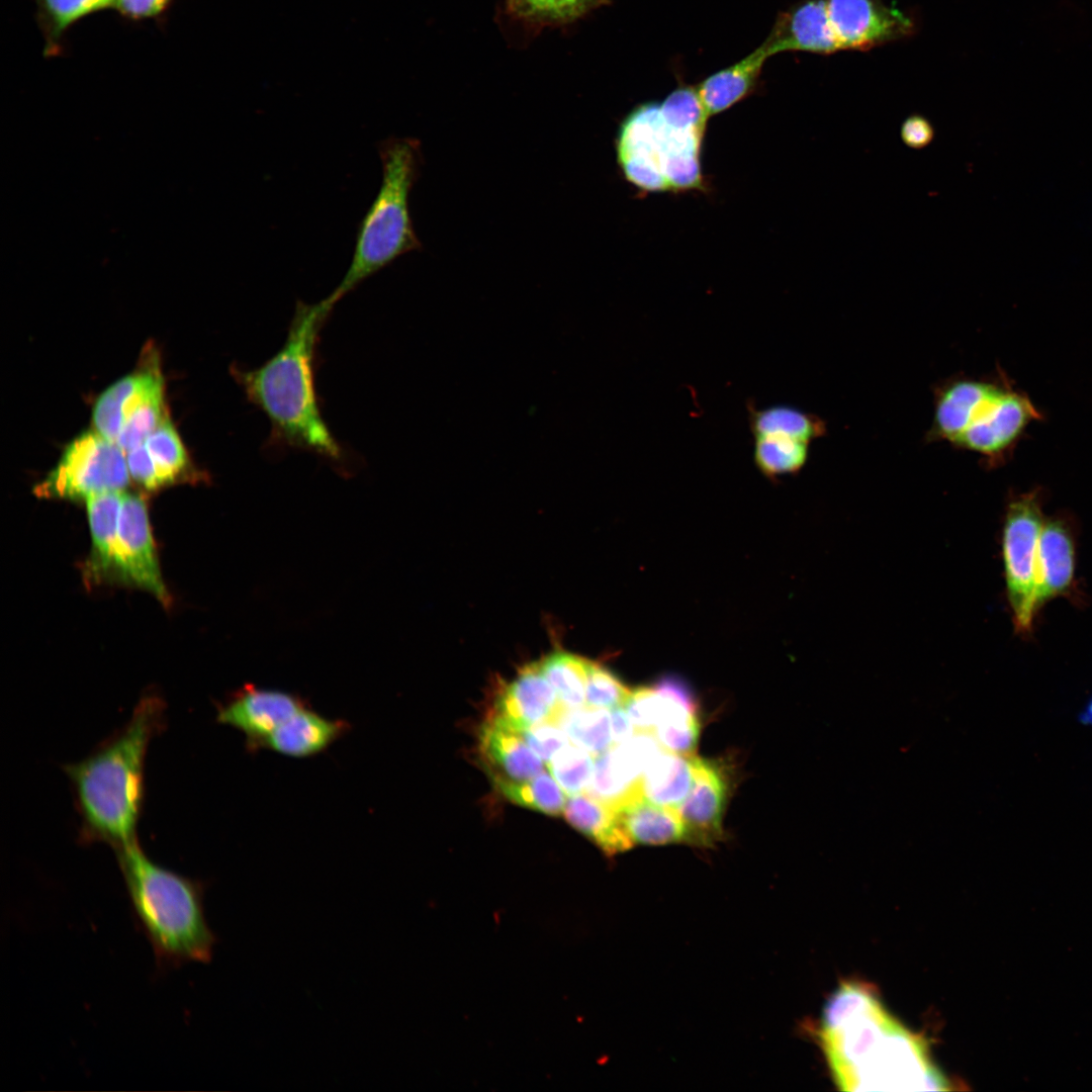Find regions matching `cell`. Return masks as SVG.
<instances>
[{
	"instance_id": "6da1fadb",
	"label": "cell",
	"mask_w": 1092,
	"mask_h": 1092,
	"mask_svg": "<svg viewBox=\"0 0 1092 1092\" xmlns=\"http://www.w3.org/2000/svg\"><path fill=\"white\" fill-rule=\"evenodd\" d=\"M841 1090H948L928 1043L894 1017L873 987L841 984L827 1001L817 1030Z\"/></svg>"
},
{
	"instance_id": "7a4b0ae2",
	"label": "cell",
	"mask_w": 1092,
	"mask_h": 1092,
	"mask_svg": "<svg viewBox=\"0 0 1092 1092\" xmlns=\"http://www.w3.org/2000/svg\"><path fill=\"white\" fill-rule=\"evenodd\" d=\"M165 722V703L147 695L120 729L85 758L64 765L73 787L82 842H103L116 849L138 840L146 757Z\"/></svg>"
},
{
	"instance_id": "3957f363",
	"label": "cell",
	"mask_w": 1092,
	"mask_h": 1092,
	"mask_svg": "<svg viewBox=\"0 0 1092 1092\" xmlns=\"http://www.w3.org/2000/svg\"><path fill=\"white\" fill-rule=\"evenodd\" d=\"M332 308L324 299L297 301L280 350L258 368L234 367L233 374L269 420L275 441L338 461L343 451L322 416L314 382L318 333Z\"/></svg>"
},
{
	"instance_id": "277c9868",
	"label": "cell",
	"mask_w": 1092,
	"mask_h": 1092,
	"mask_svg": "<svg viewBox=\"0 0 1092 1092\" xmlns=\"http://www.w3.org/2000/svg\"><path fill=\"white\" fill-rule=\"evenodd\" d=\"M708 118L690 85H679L660 103L637 105L615 140L624 178L643 192L705 190L701 153Z\"/></svg>"
},
{
	"instance_id": "5b68a950",
	"label": "cell",
	"mask_w": 1092,
	"mask_h": 1092,
	"mask_svg": "<svg viewBox=\"0 0 1092 1092\" xmlns=\"http://www.w3.org/2000/svg\"><path fill=\"white\" fill-rule=\"evenodd\" d=\"M136 921L161 970L211 961L216 936L203 906V883L147 855L139 840L114 849Z\"/></svg>"
},
{
	"instance_id": "8992f818",
	"label": "cell",
	"mask_w": 1092,
	"mask_h": 1092,
	"mask_svg": "<svg viewBox=\"0 0 1092 1092\" xmlns=\"http://www.w3.org/2000/svg\"><path fill=\"white\" fill-rule=\"evenodd\" d=\"M378 153L381 183L358 225L350 266L340 284L325 298L332 307L399 256L422 248L408 209V196L420 176V142L412 138H388L379 144Z\"/></svg>"
},
{
	"instance_id": "52a82bcc",
	"label": "cell",
	"mask_w": 1092,
	"mask_h": 1092,
	"mask_svg": "<svg viewBox=\"0 0 1092 1092\" xmlns=\"http://www.w3.org/2000/svg\"><path fill=\"white\" fill-rule=\"evenodd\" d=\"M1044 521L1036 492L1009 503L1002 537L1007 596L1013 623L1020 633L1031 631L1035 604L1037 548Z\"/></svg>"
},
{
	"instance_id": "ba28073f",
	"label": "cell",
	"mask_w": 1092,
	"mask_h": 1092,
	"mask_svg": "<svg viewBox=\"0 0 1092 1092\" xmlns=\"http://www.w3.org/2000/svg\"><path fill=\"white\" fill-rule=\"evenodd\" d=\"M123 450L99 433L86 432L65 450L57 467L34 489L40 497L87 498L128 484Z\"/></svg>"
},
{
	"instance_id": "9c48e42d",
	"label": "cell",
	"mask_w": 1092,
	"mask_h": 1092,
	"mask_svg": "<svg viewBox=\"0 0 1092 1092\" xmlns=\"http://www.w3.org/2000/svg\"><path fill=\"white\" fill-rule=\"evenodd\" d=\"M840 51L866 52L913 36L915 17L883 0H825Z\"/></svg>"
},
{
	"instance_id": "30bf717a",
	"label": "cell",
	"mask_w": 1092,
	"mask_h": 1092,
	"mask_svg": "<svg viewBox=\"0 0 1092 1092\" xmlns=\"http://www.w3.org/2000/svg\"><path fill=\"white\" fill-rule=\"evenodd\" d=\"M114 576L150 592L163 604L169 603L147 506L138 494L123 493L114 549Z\"/></svg>"
},
{
	"instance_id": "8fae6325",
	"label": "cell",
	"mask_w": 1092,
	"mask_h": 1092,
	"mask_svg": "<svg viewBox=\"0 0 1092 1092\" xmlns=\"http://www.w3.org/2000/svg\"><path fill=\"white\" fill-rule=\"evenodd\" d=\"M651 732L636 731L624 742L613 744L595 757V768L585 792L615 811L643 798L641 779L650 761L662 751Z\"/></svg>"
},
{
	"instance_id": "7c38bea8",
	"label": "cell",
	"mask_w": 1092,
	"mask_h": 1092,
	"mask_svg": "<svg viewBox=\"0 0 1092 1092\" xmlns=\"http://www.w3.org/2000/svg\"><path fill=\"white\" fill-rule=\"evenodd\" d=\"M308 706L297 695L244 686L216 708V721L240 731L248 751L263 749L268 737L287 719Z\"/></svg>"
},
{
	"instance_id": "4fadbf2b",
	"label": "cell",
	"mask_w": 1092,
	"mask_h": 1092,
	"mask_svg": "<svg viewBox=\"0 0 1092 1092\" xmlns=\"http://www.w3.org/2000/svg\"><path fill=\"white\" fill-rule=\"evenodd\" d=\"M693 787L677 809L686 842L711 847L724 837L723 816L730 791L728 767L720 760L693 756Z\"/></svg>"
},
{
	"instance_id": "5bb4252c",
	"label": "cell",
	"mask_w": 1092,
	"mask_h": 1092,
	"mask_svg": "<svg viewBox=\"0 0 1092 1092\" xmlns=\"http://www.w3.org/2000/svg\"><path fill=\"white\" fill-rule=\"evenodd\" d=\"M1039 415L1025 396L1005 387L968 427L954 446L997 461Z\"/></svg>"
},
{
	"instance_id": "9a60e30c",
	"label": "cell",
	"mask_w": 1092,
	"mask_h": 1092,
	"mask_svg": "<svg viewBox=\"0 0 1092 1092\" xmlns=\"http://www.w3.org/2000/svg\"><path fill=\"white\" fill-rule=\"evenodd\" d=\"M762 44L770 57L790 51L819 55L840 51L825 0H802L781 12Z\"/></svg>"
},
{
	"instance_id": "2e32d148",
	"label": "cell",
	"mask_w": 1092,
	"mask_h": 1092,
	"mask_svg": "<svg viewBox=\"0 0 1092 1092\" xmlns=\"http://www.w3.org/2000/svg\"><path fill=\"white\" fill-rule=\"evenodd\" d=\"M561 707L539 663H532L502 689L491 717L521 732L543 721L554 722Z\"/></svg>"
},
{
	"instance_id": "e0dca14e",
	"label": "cell",
	"mask_w": 1092,
	"mask_h": 1092,
	"mask_svg": "<svg viewBox=\"0 0 1092 1092\" xmlns=\"http://www.w3.org/2000/svg\"><path fill=\"white\" fill-rule=\"evenodd\" d=\"M1003 388L1004 385L971 378L946 381L936 389L933 421L928 438L954 445Z\"/></svg>"
},
{
	"instance_id": "ac0fdd59",
	"label": "cell",
	"mask_w": 1092,
	"mask_h": 1092,
	"mask_svg": "<svg viewBox=\"0 0 1092 1092\" xmlns=\"http://www.w3.org/2000/svg\"><path fill=\"white\" fill-rule=\"evenodd\" d=\"M478 749L494 785L527 781L544 770L542 759L521 733L493 717L479 729Z\"/></svg>"
},
{
	"instance_id": "d6986e66",
	"label": "cell",
	"mask_w": 1092,
	"mask_h": 1092,
	"mask_svg": "<svg viewBox=\"0 0 1092 1092\" xmlns=\"http://www.w3.org/2000/svg\"><path fill=\"white\" fill-rule=\"evenodd\" d=\"M1076 554L1074 538L1068 524L1061 519L1043 523L1037 548L1036 609L1048 601L1067 593L1075 576Z\"/></svg>"
},
{
	"instance_id": "ffe728a7",
	"label": "cell",
	"mask_w": 1092,
	"mask_h": 1092,
	"mask_svg": "<svg viewBox=\"0 0 1092 1092\" xmlns=\"http://www.w3.org/2000/svg\"><path fill=\"white\" fill-rule=\"evenodd\" d=\"M350 729L347 720L328 718L308 705L281 724L268 737L263 749L289 757H310L326 751Z\"/></svg>"
},
{
	"instance_id": "44dd1931",
	"label": "cell",
	"mask_w": 1092,
	"mask_h": 1092,
	"mask_svg": "<svg viewBox=\"0 0 1092 1092\" xmlns=\"http://www.w3.org/2000/svg\"><path fill=\"white\" fill-rule=\"evenodd\" d=\"M163 390L158 369L129 374L109 386L97 399L93 424L97 433L115 442L124 420L149 396Z\"/></svg>"
},
{
	"instance_id": "7402d4cb",
	"label": "cell",
	"mask_w": 1092,
	"mask_h": 1092,
	"mask_svg": "<svg viewBox=\"0 0 1092 1092\" xmlns=\"http://www.w3.org/2000/svg\"><path fill=\"white\" fill-rule=\"evenodd\" d=\"M769 57L761 43L749 55L711 74L695 86L708 116L719 114L749 96L756 88Z\"/></svg>"
},
{
	"instance_id": "603a6c76",
	"label": "cell",
	"mask_w": 1092,
	"mask_h": 1092,
	"mask_svg": "<svg viewBox=\"0 0 1092 1092\" xmlns=\"http://www.w3.org/2000/svg\"><path fill=\"white\" fill-rule=\"evenodd\" d=\"M563 815L572 827L608 855L623 852L634 845L618 812L586 793L569 796Z\"/></svg>"
},
{
	"instance_id": "cb8c5ba5",
	"label": "cell",
	"mask_w": 1092,
	"mask_h": 1092,
	"mask_svg": "<svg viewBox=\"0 0 1092 1092\" xmlns=\"http://www.w3.org/2000/svg\"><path fill=\"white\" fill-rule=\"evenodd\" d=\"M122 497L121 490H109L85 499L92 539L87 569L92 577L114 575V549Z\"/></svg>"
},
{
	"instance_id": "d4e9b609",
	"label": "cell",
	"mask_w": 1092,
	"mask_h": 1092,
	"mask_svg": "<svg viewBox=\"0 0 1092 1092\" xmlns=\"http://www.w3.org/2000/svg\"><path fill=\"white\" fill-rule=\"evenodd\" d=\"M693 756L660 751L643 772L642 797L650 803L677 810L693 787Z\"/></svg>"
},
{
	"instance_id": "484cf974",
	"label": "cell",
	"mask_w": 1092,
	"mask_h": 1092,
	"mask_svg": "<svg viewBox=\"0 0 1092 1092\" xmlns=\"http://www.w3.org/2000/svg\"><path fill=\"white\" fill-rule=\"evenodd\" d=\"M610 0H503V15L531 34L562 27L606 6Z\"/></svg>"
},
{
	"instance_id": "4316f807",
	"label": "cell",
	"mask_w": 1092,
	"mask_h": 1092,
	"mask_svg": "<svg viewBox=\"0 0 1092 1092\" xmlns=\"http://www.w3.org/2000/svg\"><path fill=\"white\" fill-rule=\"evenodd\" d=\"M617 812L633 844L686 842L685 827L677 810L641 798Z\"/></svg>"
},
{
	"instance_id": "83f0119b",
	"label": "cell",
	"mask_w": 1092,
	"mask_h": 1092,
	"mask_svg": "<svg viewBox=\"0 0 1092 1092\" xmlns=\"http://www.w3.org/2000/svg\"><path fill=\"white\" fill-rule=\"evenodd\" d=\"M35 21L44 40L42 55L55 58L64 53L68 30L83 18L113 9L115 0H34Z\"/></svg>"
},
{
	"instance_id": "f1b7e54d",
	"label": "cell",
	"mask_w": 1092,
	"mask_h": 1092,
	"mask_svg": "<svg viewBox=\"0 0 1092 1092\" xmlns=\"http://www.w3.org/2000/svg\"><path fill=\"white\" fill-rule=\"evenodd\" d=\"M746 410L752 438L781 435L811 443L826 431L823 420L791 405L774 404L758 408L753 400H748Z\"/></svg>"
},
{
	"instance_id": "f546056e",
	"label": "cell",
	"mask_w": 1092,
	"mask_h": 1092,
	"mask_svg": "<svg viewBox=\"0 0 1092 1092\" xmlns=\"http://www.w3.org/2000/svg\"><path fill=\"white\" fill-rule=\"evenodd\" d=\"M557 723L572 744L588 751L595 757L613 745L611 713L608 709L588 707L562 708Z\"/></svg>"
},
{
	"instance_id": "4dcf8cb0",
	"label": "cell",
	"mask_w": 1092,
	"mask_h": 1092,
	"mask_svg": "<svg viewBox=\"0 0 1092 1092\" xmlns=\"http://www.w3.org/2000/svg\"><path fill=\"white\" fill-rule=\"evenodd\" d=\"M810 443L781 435L753 438L755 467L768 479L800 471L809 457Z\"/></svg>"
},
{
	"instance_id": "1f68e13d",
	"label": "cell",
	"mask_w": 1092,
	"mask_h": 1092,
	"mask_svg": "<svg viewBox=\"0 0 1092 1092\" xmlns=\"http://www.w3.org/2000/svg\"><path fill=\"white\" fill-rule=\"evenodd\" d=\"M588 665L589 660L563 651L551 653L539 663L559 702L567 709L585 705Z\"/></svg>"
},
{
	"instance_id": "d6a6232c",
	"label": "cell",
	"mask_w": 1092,
	"mask_h": 1092,
	"mask_svg": "<svg viewBox=\"0 0 1092 1092\" xmlns=\"http://www.w3.org/2000/svg\"><path fill=\"white\" fill-rule=\"evenodd\" d=\"M511 802L547 815H560L566 804V794L545 769L523 782H503L494 785Z\"/></svg>"
},
{
	"instance_id": "836d02e7",
	"label": "cell",
	"mask_w": 1092,
	"mask_h": 1092,
	"mask_svg": "<svg viewBox=\"0 0 1092 1092\" xmlns=\"http://www.w3.org/2000/svg\"><path fill=\"white\" fill-rule=\"evenodd\" d=\"M143 443L163 485L173 482L187 468V453L168 419H164Z\"/></svg>"
},
{
	"instance_id": "e575fe53",
	"label": "cell",
	"mask_w": 1092,
	"mask_h": 1092,
	"mask_svg": "<svg viewBox=\"0 0 1092 1092\" xmlns=\"http://www.w3.org/2000/svg\"><path fill=\"white\" fill-rule=\"evenodd\" d=\"M546 767L565 794L568 797L574 796L584 793L588 787L595 768V756L568 743L546 763Z\"/></svg>"
},
{
	"instance_id": "d590c367",
	"label": "cell",
	"mask_w": 1092,
	"mask_h": 1092,
	"mask_svg": "<svg viewBox=\"0 0 1092 1092\" xmlns=\"http://www.w3.org/2000/svg\"><path fill=\"white\" fill-rule=\"evenodd\" d=\"M163 390L145 399L123 422L115 443L128 451L142 444L163 418Z\"/></svg>"
},
{
	"instance_id": "8d00e7d4",
	"label": "cell",
	"mask_w": 1092,
	"mask_h": 1092,
	"mask_svg": "<svg viewBox=\"0 0 1092 1092\" xmlns=\"http://www.w3.org/2000/svg\"><path fill=\"white\" fill-rule=\"evenodd\" d=\"M631 690L607 667L589 661L585 705L588 707L612 710L623 707Z\"/></svg>"
},
{
	"instance_id": "74e56055",
	"label": "cell",
	"mask_w": 1092,
	"mask_h": 1092,
	"mask_svg": "<svg viewBox=\"0 0 1092 1092\" xmlns=\"http://www.w3.org/2000/svg\"><path fill=\"white\" fill-rule=\"evenodd\" d=\"M659 743L669 751L692 756L697 747L700 723L697 714L669 717L653 731Z\"/></svg>"
},
{
	"instance_id": "f35d334b",
	"label": "cell",
	"mask_w": 1092,
	"mask_h": 1092,
	"mask_svg": "<svg viewBox=\"0 0 1092 1092\" xmlns=\"http://www.w3.org/2000/svg\"><path fill=\"white\" fill-rule=\"evenodd\" d=\"M520 733L545 763L569 743L565 731L550 720L535 724Z\"/></svg>"
},
{
	"instance_id": "ab89813d",
	"label": "cell",
	"mask_w": 1092,
	"mask_h": 1092,
	"mask_svg": "<svg viewBox=\"0 0 1092 1092\" xmlns=\"http://www.w3.org/2000/svg\"><path fill=\"white\" fill-rule=\"evenodd\" d=\"M175 0H115L118 15L127 21L155 20L162 22Z\"/></svg>"
},
{
	"instance_id": "60d3db41",
	"label": "cell",
	"mask_w": 1092,
	"mask_h": 1092,
	"mask_svg": "<svg viewBox=\"0 0 1092 1092\" xmlns=\"http://www.w3.org/2000/svg\"><path fill=\"white\" fill-rule=\"evenodd\" d=\"M126 462L129 474L149 489L163 485L158 470L144 443L128 450Z\"/></svg>"
},
{
	"instance_id": "b9f144b4",
	"label": "cell",
	"mask_w": 1092,
	"mask_h": 1092,
	"mask_svg": "<svg viewBox=\"0 0 1092 1092\" xmlns=\"http://www.w3.org/2000/svg\"><path fill=\"white\" fill-rule=\"evenodd\" d=\"M900 133L906 146L921 149L930 144L934 130L928 119L922 115L913 114L904 120Z\"/></svg>"
},
{
	"instance_id": "7bdbcfd3",
	"label": "cell",
	"mask_w": 1092,
	"mask_h": 1092,
	"mask_svg": "<svg viewBox=\"0 0 1092 1092\" xmlns=\"http://www.w3.org/2000/svg\"><path fill=\"white\" fill-rule=\"evenodd\" d=\"M613 744H618L629 739L635 732V727L624 707L610 710Z\"/></svg>"
},
{
	"instance_id": "ee69618b",
	"label": "cell",
	"mask_w": 1092,
	"mask_h": 1092,
	"mask_svg": "<svg viewBox=\"0 0 1092 1092\" xmlns=\"http://www.w3.org/2000/svg\"><path fill=\"white\" fill-rule=\"evenodd\" d=\"M1081 719H1082V720H1083V721H1084L1085 723H1089V724H1092V700H1091V702H1090V703L1088 704V706L1086 707V709L1084 710V712H1083V714H1082V717H1081Z\"/></svg>"
}]
</instances>
